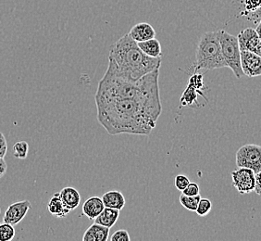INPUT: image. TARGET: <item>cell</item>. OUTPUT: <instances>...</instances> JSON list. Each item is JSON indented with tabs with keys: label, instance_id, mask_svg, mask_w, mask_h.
Listing matches in <instances>:
<instances>
[{
	"label": "cell",
	"instance_id": "cell-1",
	"mask_svg": "<svg viewBox=\"0 0 261 241\" xmlns=\"http://www.w3.org/2000/svg\"><path fill=\"white\" fill-rule=\"evenodd\" d=\"M97 120L111 136H148L162 111L161 100L134 101L96 98Z\"/></svg>",
	"mask_w": 261,
	"mask_h": 241
},
{
	"label": "cell",
	"instance_id": "cell-2",
	"mask_svg": "<svg viewBox=\"0 0 261 241\" xmlns=\"http://www.w3.org/2000/svg\"><path fill=\"white\" fill-rule=\"evenodd\" d=\"M161 58L146 55L129 34L121 36L111 45L108 70L129 80H139L143 76L159 70Z\"/></svg>",
	"mask_w": 261,
	"mask_h": 241
},
{
	"label": "cell",
	"instance_id": "cell-3",
	"mask_svg": "<svg viewBox=\"0 0 261 241\" xmlns=\"http://www.w3.org/2000/svg\"><path fill=\"white\" fill-rule=\"evenodd\" d=\"M159 76L160 69L143 76L139 80L132 81L107 70L98 83L95 97L134 101L161 100Z\"/></svg>",
	"mask_w": 261,
	"mask_h": 241
},
{
	"label": "cell",
	"instance_id": "cell-4",
	"mask_svg": "<svg viewBox=\"0 0 261 241\" xmlns=\"http://www.w3.org/2000/svg\"><path fill=\"white\" fill-rule=\"evenodd\" d=\"M227 67L221 53L217 32H206L198 41L196 52V70H212Z\"/></svg>",
	"mask_w": 261,
	"mask_h": 241
},
{
	"label": "cell",
	"instance_id": "cell-5",
	"mask_svg": "<svg viewBox=\"0 0 261 241\" xmlns=\"http://www.w3.org/2000/svg\"><path fill=\"white\" fill-rule=\"evenodd\" d=\"M217 34L221 44V53L226 62L227 67L232 70L236 78H241L245 75L242 70L241 51L237 36L229 34L225 30L217 31Z\"/></svg>",
	"mask_w": 261,
	"mask_h": 241
},
{
	"label": "cell",
	"instance_id": "cell-6",
	"mask_svg": "<svg viewBox=\"0 0 261 241\" xmlns=\"http://www.w3.org/2000/svg\"><path fill=\"white\" fill-rule=\"evenodd\" d=\"M237 167L249 168L255 174L261 171V146L256 144H246L236 152Z\"/></svg>",
	"mask_w": 261,
	"mask_h": 241
},
{
	"label": "cell",
	"instance_id": "cell-7",
	"mask_svg": "<svg viewBox=\"0 0 261 241\" xmlns=\"http://www.w3.org/2000/svg\"><path fill=\"white\" fill-rule=\"evenodd\" d=\"M231 178L232 185L242 195L249 194L255 191L256 174L251 169L238 167V169L231 173Z\"/></svg>",
	"mask_w": 261,
	"mask_h": 241
},
{
	"label": "cell",
	"instance_id": "cell-8",
	"mask_svg": "<svg viewBox=\"0 0 261 241\" xmlns=\"http://www.w3.org/2000/svg\"><path fill=\"white\" fill-rule=\"evenodd\" d=\"M241 51H249L261 56V40L256 29L246 28L237 35Z\"/></svg>",
	"mask_w": 261,
	"mask_h": 241
},
{
	"label": "cell",
	"instance_id": "cell-9",
	"mask_svg": "<svg viewBox=\"0 0 261 241\" xmlns=\"http://www.w3.org/2000/svg\"><path fill=\"white\" fill-rule=\"evenodd\" d=\"M241 66L244 75L250 78L261 76V56L249 51H241Z\"/></svg>",
	"mask_w": 261,
	"mask_h": 241
},
{
	"label": "cell",
	"instance_id": "cell-10",
	"mask_svg": "<svg viewBox=\"0 0 261 241\" xmlns=\"http://www.w3.org/2000/svg\"><path fill=\"white\" fill-rule=\"evenodd\" d=\"M31 208H32V204L29 201H18L10 204L6 211L4 223L15 226L24 219V217Z\"/></svg>",
	"mask_w": 261,
	"mask_h": 241
},
{
	"label": "cell",
	"instance_id": "cell-11",
	"mask_svg": "<svg viewBox=\"0 0 261 241\" xmlns=\"http://www.w3.org/2000/svg\"><path fill=\"white\" fill-rule=\"evenodd\" d=\"M129 35L136 41V43H139V42H144V41L155 38L156 31L149 23L140 22L130 29Z\"/></svg>",
	"mask_w": 261,
	"mask_h": 241
},
{
	"label": "cell",
	"instance_id": "cell-12",
	"mask_svg": "<svg viewBox=\"0 0 261 241\" xmlns=\"http://www.w3.org/2000/svg\"><path fill=\"white\" fill-rule=\"evenodd\" d=\"M105 209L104 202L99 197H91L83 205V213L89 219L95 220Z\"/></svg>",
	"mask_w": 261,
	"mask_h": 241
},
{
	"label": "cell",
	"instance_id": "cell-13",
	"mask_svg": "<svg viewBox=\"0 0 261 241\" xmlns=\"http://www.w3.org/2000/svg\"><path fill=\"white\" fill-rule=\"evenodd\" d=\"M110 229L109 227L95 223L85 232L83 241H107L110 236Z\"/></svg>",
	"mask_w": 261,
	"mask_h": 241
},
{
	"label": "cell",
	"instance_id": "cell-14",
	"mask_svg": "<svg viewBox=\"0 0 261 241\" xmlns=\"http://www.w3.org/2000/svg\"><path fill=\"white\" fill-rule=\"evenodd\" d=\"M60 195L66 208L70 211H74L81 203L80 193L74 187H64L61 189Z\"/></svg>",
	"mask_w": 261,
	"mask_h": 241
},
{
	"label": "cell",
	"instance_id": "cell-15",
	"mask_svg": "<svg viewBox=\"0 0 261 241\" xmlns=\"http://www.w3.org/2000/svg\"><path fill=\"white\" fill-rule=\"evenodd\" d=\"M101 199L104 202L105 207L108 208H112V209H117L121 211L125 206V198L120 191H109L105 193Z\"/></svg>",
	"mask_w": 261,
	"mask_h": 241
},
{
	"label": "cell",
	"instance_id": "cell-16",
	"mask_svg": "<svg viewBox=\"0 0 261 241\" xmlns=\"http://www.w3.org/2000/svg\"><path fill=\"white\" fill-rule=\"evenodd\" d=\"M47 210L52 215L56 216L58 218L63 219L70 213V211L66 208L63 201L61 200L60 192L55 193L51 197L50 201L47 204Z\"/></svg>",
	"mask_w": 261,
	"mask_h": 241
},
{
	"label": "cell",
	"instance_id": "cell-17",
	"mask_svg": "<svg viewBox=\"0 0 261 241\" xmlns=\"http://www.w3.org/2000/svg\"><path fill=\"white\" fill-rule=\"evenodd\" d=\"M120 211H121L120 210H117V209L105 207V209L102 211L100 214L95 219V223L111 228L118 221L120 217Z\"/></svg>",
	"mask_w": 261,
	"mask_h": 241
},
{
	"label": "cell",
	"instance_id": "cell-18",
	"mask_svg": "<svg viewBox=\"0 0 261 241\" xmlns=\"http://www.w3.org/2000/svg\"><path fill=\"white\" fill-rule=\"evenodd\" d=\"M137 45L140 47L141 51L151 58H161L162 56L161 42L156 37L149 40L139 42Z\"/></svg>",
	"mask_w": 261,
	"mask_h": 241
},
{
	"label": "cell",
	"instance_id": "cell-19",
	"mask_svg": "<svg viewBox=\"0 0 261 241\" xmlns=\"http://www.w3.org/2000/svg\"><path fill=\"white\" fill-rule=\"evenodd\" d=\"M198 95L206 99V97L202 93V91L197 90L195 87L187 85L186 90L182 93L180 99V104L185 107V106H192L194 103H197Z\"/></svg>",
	"mask_w": 261,
	"mask_h": 241
},
{
	"label": "cell",
	"instance_id": "cell-20",
	"mask_svg": "<svg viewBox=\"0 0 261 241\" xmlns=\"http://www.w3.org/2000/svg\"><path fill=\"white\" fill-rule=\"evenodd\" d=\"M201 200L200 194L196 196H187L181 193L180 196V203L181 206L185 207L186 210L190 211H196V208Z\"/></svg>",
	"mask_w": 261,
	"mask_h": 241
},
{
	"label": "cell",
	"instance_id": "cell-21",
	"mask_svg": "<svg viewBox=\"0 0 261 241\" xmlns=\"http://www.w3.org/2000/svg\"><path fill=\"white\" fill-rule=\"evenodd\" d=\"M29 151V145L26 141H19L13 146L14 157L19 160H24L27 158Z\"/></svg>",
	"mask_w": 261,
	"mask_h": 241
},
{
	"label": "cell",
	"instance_id": "cell-22",
	"mask_svg": "<svg viewBox=\"0 0 261 241\" xmlns=\"http://www.w3.org/2000/svg\"><path fill=\"white\" fill-rule=\"evenodd\" d=\"M15 236V229L12 225L4 223L0 224V241L12 240Z\"/></svg>",
	"mask_w": 261,
	"mask_h": 241
},
{
	"label": "cell",
	"instance_id": "cell-23",
	"mask_svg": "<svg viewBox=\"0 0 261 241\" xmlns=\"http://www.w3.org/2000/svg\"><path fill=\"white\" fill-rule=\"evenodd\" d=\"M260 7L261 0H244V10L241 12V15L247 17L256 12Z\"/></svg>",
	"mask_w": 261,
	"mask_h": 241
},
{
	"label": "cell",
	"instance_id": "cell-24",
	"mask_svg": "<svg viewBox=\"0 0 261 241\" xmlns=\"http://www.w3.org/2000/svg\"><path fill=\"white\" fill-rule=\"evenodd\" d=\"M212 209V202L208 199H202L198 203V206L196 208V212L197 215L206 216L211 212Z\"/></svg>",
	"mask_w": 261,
	"mask_h": 241
},
{
	"label": "cell",
	"instance_id": "cell-25",
	"mask_svg": "<svg viewBox=\"0 0 261 241\" xmlns=\"http://www.w3.org/2000/svg\"><path fill=\"white\" fill-rule=\"evenodd\" d=\"M188 85L195 87L197 90H202L205 86L204 80H203V76L201 74H198V73L194 74L193 76L189 77Z\"/></svg>",
	"mask_w": 261,
	"mask_h": 241
},
{
	"label": "cell",
	"instance_id": "cell-26",
	"mask_svg": "<svg viewBox=\"0 0 261 241\" xmlns=\"http://www.w3.org/2000/svg\"><path fill=\"white\" fill-rule=\"evenodd\" d=\"M190 183V180L187 176L185 175H177L175 176V179H174V186L179 191L182 192L184 189L186 188V186H188V184Z\"/></svg>",
	"mask_w": 261,
	"mask_h": 241
},
{
	"label": "cell",
	"instance_id": "cell-27",
	"mask_svg": "<svg viewBox=\"0 0 261 241\" xmlns=\"http://www.w3.org/2000/svg\"><path fill=\"white\" fill-rule=\"evenodd\" d=\"M199 192H200L199 186L195 182H190L188 184V186H186L181 193L185 194V195H187V196H196V195L199 194Z\"/></svg>",
	"mask_w": 261,
	"mask_h": 241
},
{
	"label": "cell",
	"instance_id": "cell-28",
	"mask_svg": "<svg viewBox=\"0 0 261 241\" xmlns=\"http://www.w3.org/2000/svg\"><path fill=\"white\" fill-rule=\"evenodd\" d=\"M130 239L129 233L124 229H120L116 231L111 237V241H129Z\"/></svg>",
	"mask_w": 261,
	"mask_h": 241
},
{
	"label": "cell",
	"instance_id": "cell-29",
	"mask_svg": "<svg viewBox=\"0 0 261 241\" xmlns=\"http://www.w3.org/2000/svg\"><path fill=\"white\" fill-rule=\"evenodd\" d=\"M7 150H8V144H7L5 136L2 133H0V158H5Z\"/></svg>",
	"mask_w": 261,
	"mask_h": 241
},
{
	"label": "cell",
	"instance_id": "cell-30",
	"mask_svg": "<svg viewBox=\"0 0 261 241\" xmlns=\"http://www.w3.org/2000/svg\"><path fill=\"white\" fill-rule=\"evenodd\" d=\"M246 18L249 20L254 21L255 25H256L257 22H259L261 20V7L258 10H256V12H254V13H252L250 15L247 16Z\"/></svg>",
	"mask_w": 261,
	"mask_h": 241
},
{
	"label": "cell",
	"instance_id": "cell-31",
	"mask_svg": "<svg viewBox=\"0 0 261 241\" xmlns=\"http://www.w3.org/2000/svg\"><path fill=\"white\" fill-rule=\"evenodd\" d=\"M255 192L258 196H261V171L256 174V186Z\"/></svg>",
	"mask_w": 261,
	"mask_h": 241
},
{
	"label": "cell",
	"instance_id": "cell-32",
	"mask_svg": "<svg viewBox=\"0 0 261 241\" xmlns=\"http://www.w3.org/2000/svg\"><path fill=\"white\" fill-rule=\"evenodd\" d=\"M8 170V165L4 158H0V178L5 176L6 172Z\"/></svg>",
	"mask_w": 261,
	"mask_h": 241
},
{
	"label": "cell",
	"instance_id": "cell-33",
	"mask_svg": "<svg viewBox=\"0 0 261 241\" xmlns=\"http://www.w3.org/2000/svg\"><path fill=\"white\" fill-rule=\"evenodd\" d=\"M256 26V32H257V34H258V35H259V38H260L261 40V20L259 21V22H257Z\"/></svg>",
	"mask_w": 261,
	"mask_h": 241
},
{
	"label": "cell",
	"instance_id": "cell-34",
	"mask_svg": "<svg viewBox=\"0 0 261 241\" xmlns=\"http://www.w3.org/2000/svg\"><path fill=\"white\" fill-rule=\"evenodd\" d=\"M0 212H1V209H0Z\"/></svg>",
	"mask_w": 261,
	"mask_h": 241
}]
</instances>
